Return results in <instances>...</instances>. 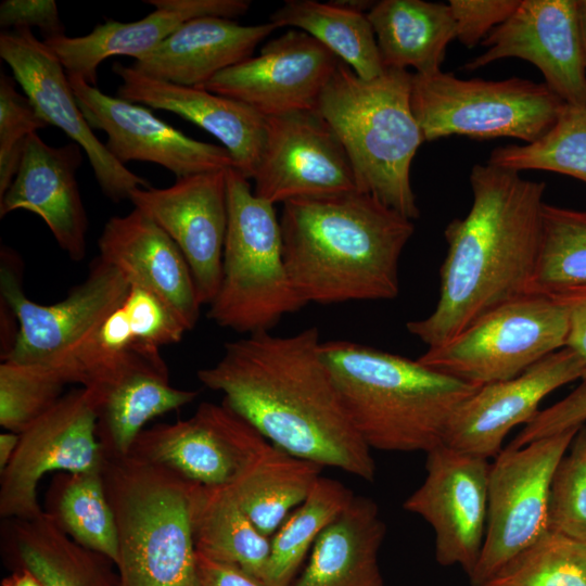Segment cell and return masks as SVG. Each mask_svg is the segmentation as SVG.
<instances>
[{"mask_svg": "<svg viewBox=\"0 0 586 586\" xmlns=\"http://www.w3.org/2000/svg\"><path fill=\"white\" fill-rule=\"evenodd\" d=\"M569 314L548 294L527 293L488 311L418 360L467 383L506 381L566 346Z\"/></svg>", "mask_w": 586, "mask_h": 586, "instance_id": "obj_10", "label": "cell"}, {"mask_svg": "<svg viewBox=\"0 0 586 586\" xmlns=\"http://www.w3.org/2000/svg\"><path fill=\"white\" fill-rule=\"evenodd\" d=\"M101 473L116 523L122 586H192V483L130 454L104 457Z\"/></svg>", "mask_w": 586, "mask_h": 586, "instance_id": "obj_6", "label": "cell"}, {"mask_svg": "<svg viewBox=\"0 0 586 586\" xmlns=\"http://www.w3.org/2000/svg\"><path fill=\"white\" fill-rule=\"evenodd\" d=\"M586 285V212L544 203L530 293L553 294Z\"/></svg>", "mask_w": 586, "mask_h": 586, "instance_id": "obj_36", "label": "cell"}, {"mask_svg": "<svg viewBox=\"0 0 586 586\" xmlns=\"http://www.w3.org/2000/svg\"><path fill=\"white\" fill-rule=\"evenodd\" d=\"M192 586L266 585L239 566L220 562L195 552V570Z\"/></svg>", "mask_w": 586, "mask_h": 586, "instance_id": "obj_47", "label": "cell"}, {"mask_svg": "<svg viewBox=\"0 0 586 586\" xmlns=\"http://www.w3.org/2000/svg\"><path fill=\"white\" fill-rule=\"evenodd\" d=\"M283 258L306 303L390 301L412 220L358 190L283 203Z\"/></svg>", "mask_w": 586, "mask_h": 586, "instance_id": "obj_3", "label": "cell"}, {"mask_svg": "<svg viewBox=\"0 0 586 586\" xmlns=\"http://www.w3.org/2000/svg\"><path fill=\"white\" fill-rule=\"evenodd\" d=\"M521 0H449L456 39L473 48L497 26L506 22Z\"/></svg>", "mask_w": 586, "mask_h": 586, "instance_id": "obj_43", "label": "cell"}, {"mask_svg": "<svg viewBox=\"0 0 586 586\" xmlns=\"http://www.w3.org/2000/svg\"><path fill=\"white\" fill-rule=\"evenodd\" d=\"M190 513L195 552L239 566L265 584L270 538L226 488L192 483Z\"/></svg>", "mask_w": 586, "mask_h": 586, "instance_id": "obj_32", "label": "cell"}, {"mask_svg": "<svg viewBox=\"0 0 586 586\" xmlns=\"http://www.w3.org/2000/svg\"><path fill=\"white\" fill-rule=\"evenodd\" d=\"M485 52L464 64L474 71L500 59L535 65L565 104L586 107V65L575 0H521L482 41Z\"/></svg>", "mask_w": 586, "mask_h": 586, "instance_id": "obj_19", "label": "cell"}, {"mask_svg": "<svg viewBox=\"0 0 586 586\" xmlns=\"http://www.w3.org/2000/svg\"><path fill=\"white\" fill-rule=\"evenodd\" d=\"M112 69L122 80L116 97L171 112L194 123L222 143L235 169L249 180L253 179L265 146V116L240 101L157 80L119 62L114 63Z\"/></svg>", "mask_w": 586, "mask_h": 586, "instance_id": "obj_25", "label": "cell"}, {"mask_svg": "<svg viewBox=\"0 0 586 586\" xmlns=\"http://www.w3.org/2000/svg\"><path fill=\"white\" fill-rule=\"evenodd\" d=\"M154 10L133 22L107 20L80 37L66 35L43 39L67 75L97 87L98 68L111 56L135 60L155 49L183 23L204 16L233 18L244 15L250 0H143Z\"/></svg>", "mask_w": 586, "mask_h": 586, "instance_id": "obj_26", "label": "cell"}, {"mask_svg": "<svg viewBox=\"0 0 586 586\" xmlns=\"http://www.w3.org/2000/svg\"><path fill=\"white\" fill-rule=\"evenodd\" d=\"M228 226L218 291L207 317L239 333L270 332L306 306L290 280L275 205L255 195L249 179L227 169Z\"/></svg>", "mask_w": 586, "mask_h": 586, "instance_id": "obj_7", "label": "cell"}, {"mask_svg": "<svg viewBox=\"0 0 586 586\" xmlns=\"http://www.w3.org/2000/svg\"><path fill=\"white\" fill-rule=\"evenodd\" d=\"M320 352L370 449L429 453L443 444L457 406L480 387L357 342H321Z\"/></svg>", "mask_w": 586, "mask_h": 586, "instance_id": "obj_4", "label": "cell"}, {"mask_svg": "<svg viewBox=\"0 0 586 586\" xmlns=\"http://www.w3.org/2000/svg\"><path fill=\"white\" fill-rule=\"evenodd\" d=\"M99 258L116 268L130 286L163 301L187 331L200 317L201 304L190 267L171 238L148 215L135 208L113 216L98 239Z\"/></svg>", "mask_w": 586, "mask_h": 586, "instance_id": "obj_24", "label": "cell"}, {"mask_svg": "<svg viewBox=\"0 0 586 586\" xmlns=\"http://www.w3.org/2000/svg\"><path fill=\"white\" fill-rule=\"evenodd\" d=\"M559 301L569 314L566 346L577 354L584 366L582 380H586V285L548 294Z\"/></svg>", "mask_w": 586, "mask_h": 586, "instance_id": "obj_46", "label": "cell"}, {"mask_svg": "<svg viewBox=\"0 0 586 586\" xmlns=\"http://www.w3.org/2000/svg\"><path fill=\"white\" fill-rule=\"evenodd\" d=\"M412 75L385 68L365 80L342 62L316 107L341 141L357 190L410 220L420 216L410 166L425 142L411 107Z\"/></svg>", "mask_w": 586, "mask_h": 586, "instance_id": "obj_5", "label": "cell"}, {"mask_svg": "<svg viewBox=\"0 0 586 586\" xmlns=\"http://www.w3.org/2000/svg\"><path fill=\"white\" fill-rule=\"evenodd\" d=\"M269 22L300 29L333 52L361 79L371 80L385 71L367 13L336 1L285 0Z\"/></svg>", "mask_w": 586, "mask_h": 586, "instance_id": "obj_33", "label": "cell"}, {"mask_svg": "<svg viewBox=\"0 0 586 586\" xmlns=\"http://www.w3.org/2000/svg\"><path fill=\"white\" fill-rule=\"evenodd\" d=\"M585 423L586 380H582V383L564 398L539 410L508 447L519 448L536 440L581 428Z\"/></svg>", "mask_w": 586, "mask_h": 586, "instance_id": "obj_44", "label": "cell"}, {"mask_svg": "<svg viewBox=\"0 0 586 586\" xmlns=\"http://www.w3.org/2000/svg\"><path fill=\"white\" fill-rule=\"evenodd\" d=\"M385 68L437 73L456 39L448 4L423 0H381L367 13Z\"/></svg>", "mask_w": 586, "mask_h": 586, "instance_id": "obj_30", "label": "cell"}, {"mask_svg": "<svg viewBox=\"0 0 586 586\" xmlns=\"http://www.w3.org/2000/svg\"><path fill=\"white\" fill-rule=\"evenodd\" d=\"M322 468L267 442L226 489L256 528L269 537L305 500Z\"/></svg>", "mask_w": 586, "mask_h": 586, "instance_id": "obj_31", "label": "cell"}, {"mask_svg": "<svg viewBox=\"0 0 586 586\" xmlns=\"http://www.w3.org/2000/svg\"><path fill=\"white\" fill-rule=\"evenodd\" d=\"M583 374L581 358L563 347L513 379L484 384L457 406L443 444L486 459L496 457L509 432L528 423L546 396Z\"/></svg>", "mask_w": 586, "mask_h": 586, "instance_id": "obj_21", "label": "cell"}, {"mask_svg": "<svg viewBox=\"0 0 586 586\" xmlns=\"http://www.w3.org/2000/svg\"><path fill=\"white\" fill-rule=\"evenodd\" d=\"M488 164L521 170H547L586 182V107L565 104L555 125L532 143L492 151Z\"/></svg>", "mask_w": 586, "mask_h": 586, "instance_id": "obj_37", "label": "cell"}, {"mask_svg": "<svg viewBox=\"0 0 586 586\" xmlns=\"http://www.w3.org/2000/svg\"><path fill=\"white\" fill-rule=\"evenodd\" d=\"M276 29L271 22L243 26L231 18L196 17L180 25L130 66L157 80L199 87L253 56L257 44Z\"/></svg>", "mask_w": 586, "mask_h": 586, "instance_id": "obj_27", "label": "cell"}, {"mask_svg": "<svg viewBox=\"0 0 586 586\" xmlns=\"http://www.w3.org/2000/svg\"><path fill=\"white\" fill-rule=\"evenodd\" d=\"M564 105L545 82L519 77L461 79L442 71L412 75L411 107L425 141L466 136L532 143L555 125Z\"/></svg>", "mask_w": 586, "mask_h": 586, "instance_id": "obj_8", "label": "cell"}, {"mask_svg": "<svg viewBox=\"0 0 586 586\" xmlns=\"http://www.w3.org/2000/svg\"><path fill=\"white\" fill-rule=\"evenodd\" d=\"M103 461L95 404L85 387L71 391L20 434L13 458L0 472V517L42 515L37 487L47 473L100 471Z\"/></svg>", "mask_w": 586, "mask_h": 586, "instance_id": "obj_12", "label": "cell"}, {"mask_svg": "<svg viewBox=\"0 0 586 586\" xmlns=\"http://www.w3.org/2000/svg\"><path fill=\"white\" fill-rule=\"evenodd\" d=\"M473 201L444 235L440 295L425 318L407 322L428 347L444 344L482 316L530 293L537 260L546 183L519 171L476 164L470 174Z\"/></svg>", "mask_w": 586, "mask_h": 586, "instance_id": "obj_2", "label": "cell"}, {"mask_svg": "<svg viewBox=\"0 0 586 586\" xmlns=\"http://www.w3.org/2000/svg\"><path fill=\"white\" fill-rule=\"evenodd\" d=\"M267 442L225 403L204 402L188 419L144 429L130 455L190 483L228 488Z\"/></svg>", "mask_w": 586, "mask_h": 586, "instance_id": "obj_13", "label": "cell"}, {"mask_svg": "<svg viewBox=\"0 0 586 586\" xmlns=\"http://www.w3.org/2000/svg\"><path fill=\"white\" fill-rule=\"evenodd\" d=\"M0 26L14 29L39 27L43 39L65 35L53 0H3L0 4Z\"/></svg>", "mask_w": 586, "mask_h": 586, "instance_id": "obj_45", "label": "cell"}, {"mask_svg": "<svg viewBox=\"0 0 586 586\" xmlns=\"http://www.w3.org/2000/svg\"><path fill=\"white\" fill-rule=\"evenodd\" d=\"M577 22L586 65V0L576 1Z\"/></svg>", "mask_w": 586, "mask_h": 586, "instance_id": "obj_50", "label": "cell"}, {"mask_svg": "<svg viewBox=\"0 0 586 586\" xmlns=\"http://www.w3.org/2000/svg\"><path fill=\"white\" fill-rule=\"evenodd\" d=\"M43 512L77 544L117 563L116 523L101 470L56 473L46 491Z\"/></svg>", "mask_w": 586, "mask_h": 586, "instance_id": "obj_34", "label": "cell"}, {"mask_svg": "<svg viewBox=\"0 0 586 586\" xmlns=\"http://www.w3.org/2000/svg\"><path fill=\"white\" fill-rule=\"evenodd\" d=\"M20 441V434L7 431L0 434V472L13 458Z\"/></svg>", "mask_w": 586, "mask_h": 586, "instance_id": "obj_48", "label": "cell"}, {"mask_svg": "<svg viewBox=\"0 0 586 586\" xmlns=\"http://www.w3.org/2000/svg\"><path fill=\"white\" fill-rule=\"evenodd\" d=\"M549 528L586 543V425L578 429L556 471Z\"/></svg>", "mask_w": 586, "mask_h": 586, "instance_id": "obj_40", "label": "cell"}, {"mask_svg": "<svg viewBox=\"0 0 586 586\" xmlns=\"http://www.w3.org/2000/svg\"><path fill=\"white\" fill-rule=\"evenodd\" d=\"M16 80L0 75V198L14 180L30 135L49 125L29 99L16 90Z\"/></svg>", "mask_w": 586, "mask_h": 586, "instance_id": "obj_41", "label": "cell"}, {"mask_svg": "<svg viewBox=\"0 0 586 586\" xmlns=\"http://www.w3.org/2000/svg\"><path fill=\"white\" fill-rule=\"evenodd\" d=\"M317 327L279 336L259 332L228 342L199 381L268 442L321 467L371 482L375 462L321 356Z\"/></svg>", "mask_w": 586, "mask_h": 586, "instance_id": "obj_1", "label": "cell"}, {"mask_svg": "<svg viewBox=\"0 0 586 586\" xmlns=\"http://www.w3.org/2000/svg\"><path fill=\"white\" fill-rule=\"evenodd\" d=\"M0 56L9 65L38 115L60 128L86 153L103 194L118 203L150 182L119 163L93 133L85 118L68 75L54 52L30 28L2 31Z\"/></svg>", "mask_w": 586, "mask_h": 586, "instance_id": "obj_16", "label": "cell"}, {"mask_svg": "<svg viewBox=\"0 0 586 586\" xmlns=\"http://www.w3.org/2000/svg\"><path fill=\"white\" fill-rule=\"evenodd\" d=\"M342 62L315 38L292 28L268 41L257 56L195 88L240 101L265 117L316 110Z\"/></svg>", "mask_w": 586, "mask_h": 586, "instance_id": "obj_17", "label": "cell"}, {"mask_svg": "<svg viewBox=\"0 0 586 586\" xmlns=\"http://www.w3.org/2000/svg\"><path fill=\"white\" fill-rule=\"evenodd\" d=\"M489 470L488 459L441 444L426 453V475L403 504L433 528L436 561L469 576L485 538Z\"/></svg>", "mask_w": 586, "mask_h": 586, "instance_id": "obj_14", "label": "cell"}, {"mask_svg": "<svg viewBox=\"0 0 586 586\" xmlns=\"http://www.w3.org/2000/svg\"><path fill=\"white\" fill-rule=\"evenodd\" d=\"M68 79L88 124L106 133L105 146L123 165L154 163L177 179L234 167L224 146L194 140L144 105L107 95L79 76L68 75Z\"/></svg>", "mask_w": 586, "mask_h": 586, "instance_id": "obj_20", "label": "cell"}, {"mask_svg": "<svg viewBox=\"0 0 586 586\" xmlns=\"http://www.w3.org/2000/svg\"><path fill=\"white\" fill-rule=\"evenodd\" d=\"M2 548L12 570L28 571L40 586H122L110 558L77 544L44 512L4 520Z\"/></svg>", "mask_w": 586, "mask_h": 586, "instance_id": "obj_28", "label": "cell"}, {"mask_svg": "<svg viewBox=\"0 0 586 586\" xmlns=\"http://www.w3.org/2000/svg\"><path fill=\"white\" fill-rule=\"evenodd\" d=\"M566 430L502 449L491 464L483 548L471 573L484 586L507 562L549 530L551 485L577 431Z\"/></svg>", "mask_w": 586, "mask_h": 586, "instance_id": "obj_11", "label": "cell"}, {"mask_svg": "<svg viewBox=\"0 0 586 586\" xmlns=\"http://www.w3.org/2000/svg\"><path fill=\"white\" fill-rule=\"evenodd\" d=\"M129 201L177 244L190 267L200 304L209 305L221 280L227 169L179 178L166 188H138Z\"/></svg>", "mask_w": 586, "mask_h": 586, "instance_id": "obj_18", "label": "cell"}, {"mask_svg": "<svg viewBox=\"0 0 586 586\" xmlns=\"http://www.w3.org/2000/svg\"><path fill=\"white\" fill-rule=\"evenodd\" d=\"M66 384L50 369L1 360L0 425L21 434L61 399Z\"/></svg>", "mask_w": 586, "mask_h": 586, "instance_id": "obj_39", "label": "cell"}, {"mask_svg": "<svg viewBox=\"0 0 586 586\" xmlns=\"http://www.w3.org/2000/svg\"><path fill=\"white\" fill-rule=\"evenodd\" d=\"M385 533L377 502L355 495L318 536L307 565L291 586H384L379 551Z\"/></svg>", "mask_w": 586, "mask_h": 586, "instance_id": "obj_29", "label": "cell"}, {"mask_svg": "<svg viewBox=\"0 0 586 586\" xmlns=\"http://www.w3.org/2000/svg\"><path fill=\"white\" fill-rule=\"evenodd\" d=\"M18 256L1 249V301L13 313L17 334L1 360L38 366L77 383L76 359L104 319L125 301L130 284L99 257L87 278L61 301L43 305L29 300L22 284Z\"/></svg>", "mask_w": 586, "mask_h": 586, "instance_id": "obj_9", "label": "cell"}, {"mask_svg": "<svg viewBox=\"0 0 586 586\" xmlns=\"http://www.w3.org/2000/svg\"><path fill=\"white\" fill-rule=\"evenodd\" d=\"M264 151L254 193L271 203L357 190L337 136L316 110L266 117Z\"/></svg>", "mask_w": 586, "mask_h": 586, "instance_id": "obj_15", "label": "cell"}, {"mask_svg": "<svg viewBox=\"0 0 586 586\" xmlns=\"http://www.w3.org/2000/svg\"><path fill=\"white\" fill-rule=\"evenodd\" d=\"M97 408V437L104 457H124L152 419L179 409L198 392L170 384L160 349L131 347L85 387Z\"/></svg>", "mask_w": 586, "mask_h": 586, "instance_id": "obj_22", "label": "cell"}, {"mask_svg": "<svg viewBox=\"0 0 586 586\" xmlns=\"http://www.w3.org/2000/svg\"><path fill=\"white\" fill-rule=\"evenodd\" d=\"M81 150L75 142L52 146L30 135L16 176L0 198L1 218L16 209L39 216L75 262L87 252L88 218L77 182Z\"/></svg>", "mask_w": 586, "mask_h": 586, "instance_id": "obj_23", "label": "cell"}, {"mask_svg": "<svg viewBox=\"0 0 586 586\" xmlns=\"http://www.w3.org/2000/svg\"><path fill=\"white\" fill-rule=\"evenodd\" d=\"M484 586H586V543L549 528Z\"/></svg>", "mask_w": 586, "mask_h": 586, "instance_id": "obj_38", "label": "cell"}, {"mask_svg": "<svg viewBox=\"0 0 586 586\" xmlns=\"http://www.w3.org/2000/svg\"><path fill=\"white\" fill-rule=\"evenodd\" d=\"M137 346L158 348L181 341L187 329L173 310L157 296L130 286L122 304Z\"/></svg>", "mask_w": 586, "mask_h": 586, "instance_id": "obj_42", "label": "cell"}, {"mask_svg": "<svg viewBox=\"0 0 586 586\" xmlns=\"http://www.w3.org/2000/svg\"><path fill=\"white\" fill-rule=\"evenodd\" d=\"M355 494L342 482L320 475L305 500L270 539L266 586H291L318 536L353 501Z\"/></svg>", "mask_w": 586, "mask_h": 586, "instance_id": "obj_35", "label": "cell"}, {"mask_svg": "<svg viewBox=\"0 0 586 586\" xmlns=\"http://www.w3.org/2000/svg\"><path fill=\"white\" fill-rule=\"evenodd\" d=\"M1 586H40V584L28 571L15 569L1 581Z\"/></svg>", "mask_w": 586, "mask_h": 586, "instance_id": "obj_49", "label": "cell"}]
</instances>
